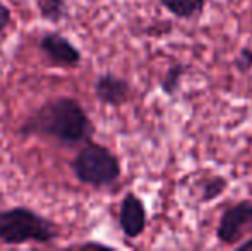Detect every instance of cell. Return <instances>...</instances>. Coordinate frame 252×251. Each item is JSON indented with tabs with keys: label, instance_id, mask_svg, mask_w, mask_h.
I'll return each mask as SVG.
<instances>
[{
	"label": "cell",
	"instance_id": "obj_9",
	"mask_svg": "<svg viewBox=\"0 0 252 251\" xmlns=\"http://www.w3.org/2000/svg\"><path fill=\"white\" fill-rule=\"evenodd\" d=\"M186 72H187V67L182 62H175L173 66H170L166 69L165 76L159 79V88H161V91L166 97H175L179 93Z\"/></svg>",
	"mask_w": 252,
	"mask_h": 251
},
{
	"label": "cell",
	"instance_id": "obj_1",
	"mask_svg": "<svg viewBox=\"0 0 252 251\" xmlns=\"http://www.w3.org/2000/svg\"><path fill=\"white\" fill-rule=\"evenodd\" d=\"M24 134H47L67 144L86 141L93 133L90 119L72 98H57L36 112L23 126Z\"/></svg>",
	"mask_w": 252,
	"mask_h": 251
},
{
	"label": "cell",
	"instance_id": "obj_13",
	"mask_svg": "<svg viewBox=\"0 0 252 251\" xmlns=\"http://www.w3.org/2000/svg\"><path fill=\"white\" fill-rule=\"evenodd\" d=\"M10 21V12L9 9H7L5 5H3L2 2H0V31H3L7 28V24H9Z\"/></svg>",
	"mask_w": 252,
	"mask_h": 251
},
{
	"label": "cell",
	"instance_id": "obj_8",
	"mask_svg": "<svg viewBox=\"0 0 252 251\" xmlns=\"http://www.w3.org/2000/svg\"><path fill=\"white\" fill-rule=\"evenodd\" d=\"M159 3L179 19H196L206 7V0H159Z\"/></svg>",
	"mask_w": 252,
	"mask_h": 251
},
{
	"label": "cell",
	"instance_id": "obj_7",
	"mask_svg": "<svg viewBox=\"0 0 252 251\" xmlns=\"http://www.w3.org/2000/svg\"><path fill=\"white\" fill-rule=\"evenodd\" d=\"M41 48L53 62L60 64V66H77L81 61L79 50L60 35H47L41 40Z\"/></svg>",
	"mask_w": 252,
	"mask_h": 251
},
{
	"label": "cell",
	"instance_id": "obj_5",
	"mask_svg": "<svg viewBox=\"0 0 252 251\" xmlns=\"http://www.w3.org/2000/svg\"><path fill=\"white\" fill-rule=\"evenodd\" d=\"M148 222L146 208L141 198H137L134 193L126 194V198L120 203L119 224L120 229L127 238H137L144 232Z\"/></svg>",
	"mask_w": 252,
	"mask_h": 251
},
{
	"label": "cell",
	"instance_id": "obj_15",
	"mask_svg": "<svg viewBox=\"0 0 252 251\" xmlns=\"http://www.w3.org/2000/svg\"><path fill=\"white\" fill-rule=\"evenodd\" d=\"M251 227H252V222H251Z\"/></svg>",
	"mask_w": 252,
	"mask_h": 251
},
{
	"label": "cell",
	"instance_id": "obj_14",
	"mask_svg": "<svg viewBox=\"0 0 252 251\" xmlns=\"http://www.w3.org/2000/svg\"><path fill=\"white\" fill-rule=\"evenodd\" d=\"M237 251H252V238L244 243H240V245L237 246Z\"/></svg>",
	"mask_w": 252,
	"mask_h": 251
},
{
	"label": "cell",
	"instance_id": "obj_10",
	"mask_svg": "<svg viewBox=\"0 0 252 251\" xmlns=\"http://www.w3.org/2000/svg\"><path fill=\"white\" fill-rule=\"evenodd\" d=\"M228 188V181L223 176H211L201 182V201L208 203L216 198H220Z\"/></svg>",
	"mask_w": 252,
	"mask_h": 251
},
{
	"label": "cell",
	"instance_id": "obj_3",
	"mask_svg": "<svg viewBox=\"0 0 252 251\" xmlns=\"http://www.w3.org/2000/svg\"><path fill=\"white\" fill-rule=\"evenodd\" d=\"M72 169L84 184L108 186L120 178V162L108 148L101 144H88L79 151Z\"/></svg>",
	"mask_w": 252,
	"mask_h": 251
},
{
	"label": "cell",
	"instance_id": "obj_12",
	"mask_svg": "<svg viewBox=\"0 0 252 251\" xmlns=\"http://www.w3.org/2000/svg\"><path fill=\"white\" fill-rule=\"evenodd\" d=\"M235 67L240 72H247V71L252 69V48L246 47L240 50L239 57L235 59Z\"/></svg>",
	"mask_w": 252,
	"mask_h": 251
},
{
	"label": "cell",
	"instance_id": "obj_11",
	"mask_svg": "<svg viewBox=\"0 0 252 251\" xmlns=\"http://www.w3.org/2000/svg\"><path fill=\"white\" fill-rule=\"evenodd\" d=\"M38 7H40L41 16L48 21H59L65 14L63 0H38Z\"/></svg>",
	"mask_w": 252,
	"mask_h": 251
},
{
	"label": "cell",
	"instance_id": "obj_6",
	"mask_svg": "<svg viewBox=\"0 0 252 251\" xmlns=\"http://www.w3.org/2000/svg\"><path fill=\"white\" fill-rule=\"evenodd\" d=\"M94 91H96V97L101 104L119 107L127 102L130 88L129 83L122 77H117L113 74H103L94 84Z\"/></svg>",
	"mask_w": 252,
	"mask_h": 251
},
{
	"label": "cell",
	"instance_id": "obj_4",
	"mask_svg": "<svg viewBox=\"0 0 252 251\" xmlns=\"http://www.w3.org/2000/svg\"><path fill=\"white\" fill-rule=\"evenodd\" d=\"M252 222V201H239L221 214L216 227V238L223 245H235L242 239V232Z\"/></svg>",
	"mask_w": 252,
	"mask_h": 251
},
{
	"label": "cell",
	"instance_id": "obj_2",
	"mask_svg": "<svg viewBox=\"0 0 252 251\" xmlns=\"http://www.w3.org/2000/svg\"><path fill=\"white\" fill-rule=\"evenodd\" d=\"M52 222L24 207L0 212V241L7 245L50 243L55 239Z\"/></svg>",
	"mask_w": 252,
	"mask_h": 251
}]
</instances>
